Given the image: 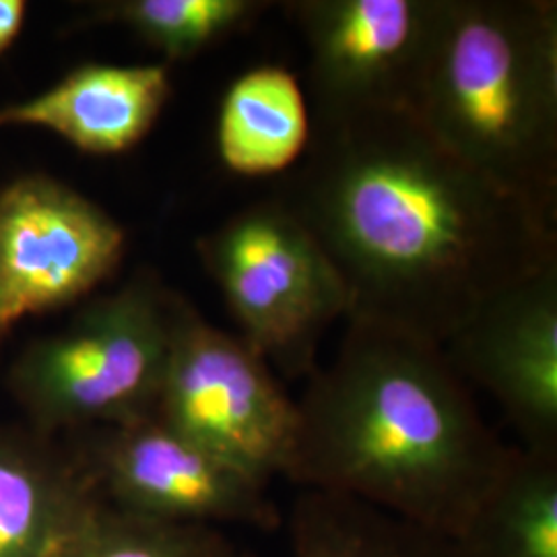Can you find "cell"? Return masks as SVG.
<instances>
[{"label": "cell", "mask_w": 557, "mask_h": 557, "mask_svg": "<svg viewBox=\"0 0 557 557\" xmlns=\"http://www.w3.org/2000/svg\"><path fill=\"white\" fill-rule=\"evenodd\" d=\"M275 199L333 260L347 320L440 347L557 262L556 211L458 160L409 110L312 126Z\"/></svg>", "instance_id": "1"}, {"label": "cell", "mask_w": 557, "mask_h": 557, "mask_svg": "<svg viewBox=\"0 0 557 557\" xmlns=\"http://www.w3.org/2000/svg\"><path fill=\"white\" fill-rule=\"evenodd\" d=\"M285 479L455 537L508 462L444 349L347 320L337 356L308 376Z\"/></svg>", "instance_id": "2"}, {"label": "cell", "mask_w": 557, "mask_h": 557, "mask_svg": "<svg viewBox=\"0 0 557 557\" xmlns=\"http://www.w3.org/2000/svg\"><path fill=\"white\" fill-rule=\"evenodd\" d=\"M409 112L479 174L557 211L556 0H444Z\"/></svg>", "instance_id": "3"}, {"label": "cell", "mask_w": 557, "mask_h": 557, "mask_svg": "<svg viewBox=\"0 0 557 557\" xmlns=\"http://www.w3.org/2000/svg\"><path fill=\"white\" fill-rule=\"evenodd\" d=\"M172 292L139 275L32 343L11 388L36 432L96 430L153 416L168 361Z\"/></svg>", "instance_id": "4"}, {"label": "cell", "mask_w": 557, "mask_h": 557, "mask_svg": "<svg viewBox=\"0 0 557 557\" xmlns=\"http://www.w3.org/2000/svg\"><path fill=\"white\" fill-rule=\"evenodd\" d=\"M239 337L287 380L319 368L320 341L349 298L333 260L281 202H252L197 242Z\"/></svg>", "instance_id": "5"}, {"label": "cell", "mask_w": 557, "mask_h": 557, "mask_svg": "<svg viewBox=\"0 0 557 557\" xmlns=\"http://www.w3.org/2000/svg\"><path fill=\"white\" fill-rule=\"evenodd\" d=\"M153 418L264 485L287 475L296 453L298 400L275 370L176 294Z\"/></svg>", "instance_id": "6"}, {"label": "cell", "mask_w": 557, "mask_h": 557, "mask_svg": "<svg viewBox=\"0 0 557 557\" xmlns=\"http://www.w3.org/2000/svg\"><path fill=\"white\" fill-rule=\"evenodd\" d=\"M310 52L312 126L411 110L444 0H294Z\"/></svg>", "instance_id": "7"}, {"label": "cell", "mask_w": 557, "mask_h": 557, "mask_svg": "<svg viewBox=\"0 0 557 557\" xmlns=\"http://www.w3.org/2000/svg\"><path fill=\"white\" fill-rule=\"evenodd\" d=\"M103 502L161 522L236 524L277 531L283 522L269 485L248 478L160 419L89 430L79 450Z\"/></svg>", "instance_id": "8"}, {"label": "cell", "mask_w": 557, "mask_h": 557, "mask_svg": "<svg viewBox=\"0 0 557 557\" xmlns=\"http://www.w3.org/2000/svg\"><path fill=\"white\" fill-rule=\"evenodd\" d=\"M124 242L119 221L57 180L9 184L0 193V337L96 289Z\"/></svg>", "instance_id": "9"}, {"label": "cell", "mask_w": 557, "mask_h": 557, "mask_svg": "<svg viewBox=\"0 0 557 557\" xmlns=\"http://www.w3.org/2000/svg\"><path fill=\"white\" fill-rule=\"evenodd\" d=\"M442 349L498 400L520 448L557 455V262L487 301Z\"/></svg>", "instance_id": "10"}, {"label": "cell", "mask_w": 557, "mask_h": 557, "mask_svg": "<svg viewBox=\"0 0 557 557\" xmlns=\"http://www.w3.org/2000/svg\"><path fill=\"white\" fill-rule=\"evenodd\" d=\"M172 96L165 64H85L32 100L0 110V126H38L85 153L114 156L147 137Z\"/></svg>", "instance_id": "11"}, {"label": "cell", "mask_w": 557, "mask_h": 557, "mask_svg": "<svg viewBox=\"0 0 557 557\" xmlns=\"http://www.w3.org/2000/svg\"><path fill=\"white\" fill-rule=\"evenodd\" d=\"M101 496L85 460L0 428V557H52Z\"/></svg>", "instance_id": "12"}, {"label": "cell", "mask_w": 557, "mask_h": 557, "mask_svg": "<svg viewBox=\"0 0 557 557\" xmlns=\"http://www.w3.org/2000/svg\"><path fill=\"white\" fill-rule=\"evenodd\" d=\"M310 137L306 94L287 69L255 66L227 87L218 119V151L234 174L259 178L294 170Z\"/></svg>", "instance_id": "13"}, {"label": "cell", "mask_w": 557, "mask_h": 557, "mask_svg": "<svg viewBox=\"0 0 557 557\" xmlns=\"http://www.w3.org/2000/svg\"><path fill=\"white\" fill-rule=\"evenodd\" d=\"M453 539L460 557H557V455L512 448Z\"/></svg>", "instance_id": "14"}, {"label": "cell", "mask_w": 557, "mask_h": 557, "mask_svg": "<svg viewBox=\"0 0 557 557\" xmlns=\"http://www.w3.org/2000/svg\"><path fill=\"white\" fill-rule=\"evenodd\" d=\"M287 527L292 557H460L448 535L314 490L299 492Z\"/></svg>", "instance_id": "15"}, {"label": "cell", "mask_w": 557, "mask_h": 557, "mask_svg": "<svg viewBox=\"0 0 557 557\" xmlns=\"http://www.w3.org/2000/svg\"><path fill=\"white\" fill-rule=\"evenodd\" d=\"M267 0H122L108 20L137 34L168 60H188L259 20Z\"/></svg>", "instance_id": "16"}, {"label": "cell", "mask_w": 557, "mask_h": 557, "mask_svg": "<svg viewBox=\"0 0 557 557\" xmlns=\"http://www.w3.org/2000/svg\"><path fill=\"white\" fill-rule=\"evenodd\" d=\"M218 527L176 524L137 517L103 498L52 557H238Z\"/></svg>", "instance_id": "17"}, {"label": "cell", "mask_w": 557, "mask_h": 557, "mask_svg": "<svg viewBox=\"0 0 557 557\" xmlns=\"http://www.w3.org/2000/svg\"><path fill=\"white\" fill-rule=\"evenodd\" d=\"M23 0H0V52L7 50L20 36L25 20Z\"/></svg>", "instance_id": "18"}, {"label": "cell", "mask_w": 557, "mask_h": 557, "mask_svg": "<svg viewBox=\"0 0 557 557\" xmlns=\"http://www.w3.org/2000/svg\"><path fill=\"white\" fill-rule=\"evenodd\" d=\"M238 557H255V556H252V554H250V552H239Z\"/></svg>", "instance_id": "19"}]
</instances>
